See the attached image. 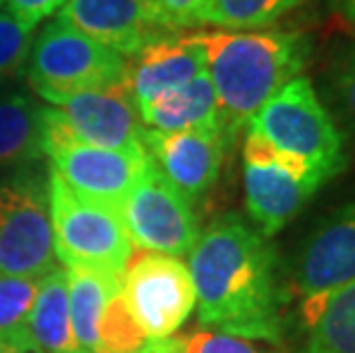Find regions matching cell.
<instances>
[{"mask_svg": "<svg viewBox=\"0 0 355 353\" xmlns=\"http://www.w3.org/2000/svg\"><path fill=\"white\" fill-rule=\"evenodd\" d=\"M303 0H207L202 12V26L220 30H263L275 24Z\"/></svg>", "mask_w": 355, "mask_h": 353, "instance_id": "obj_22", "label": "cell"}, {"mask_svg": "<svg viewBox=\"0 0 355 353\" xmlns=\"http://www.w3.org/2000/svg\"><path fill=\"white\" fill-rule=\"evenodd\" d=\"M193 37L204 51L218 115L230 142L279 87L300 76L312 51L307 37L293 30L216 28Z\"/></svg>", "mask_w": 355, "mask_h": 353, "instance_id": "obj_2", "label": "cell"}, {"mask_svg": "<svg viewBox=\"0 0 355 353\" xmlns=\"http://www.w3.org/2000/svg\"><path fill=\"white\" fill-rule=\"evenodd\" d=\"M119 216L133 248L140 250L181 257L193 250L200 236L191 202L163 177L152 156L119 205Z\"/></svg>", "mask_w": 355, "mask_h": 353, "instance_id": "obj_10", "label": "cell"}, {"mask_svg": "<svg viewBox=\"0 0 355 353\" xmlns=\"http://www.w3.org/2000/svg\"><path fill=\"white\" fill-rule=\"evenodd\" d=\"M332 7H335L342 19H346L349 24H355V0H332Z\"/></svg>", "mask_w": 355, "mask_h": 353, "instance_id": "obj_29", "label": "cell"}, {"mask_svg": "<svg viewBox=\"0 0 355 353\" xmlns=\"http://www.w3.org/2000/svg\"><path fill=\"white\" fill-rule=\"evenodd\" d=\"M30 337L42 353H87L73 333L64 268L53 266L40 277V289L30 312Z\"/></svg>", "mask_w": 355, "mask_h": 353, "instance_id": "obj_18", "label": "cell"}, {"mask_svg": "<svg viewBox=\"0 0 355 353\" xmlns=\"http://www.w3.org/2000/svg\"><path fill=\"white\" fill-rule=\"evenodd\" d=\"M67 273V298L76 340L87 353H92L99 324L105 305L119 291V277L87 266H64Z\"/></svg>", "mask_w": 355, "mask_h": 353, "instance_id": "obj_20", "label": "cell"}, {"mask_svg": "<svg viewBox=\"0 0 355 353\" xmlns=\"http://www.w3.org/2000/svg\"><path fill=\"white\" fill-rule=\"evenodd\" d=\"M42 154L51 170L83 198L119 209L149 161L147 149L119 152L80 142L64 129L53 106L42 108Z\"/></svg>", "mask_w": 355, "mask_h": 353, "instance_id": "obj_7", "label": "cell"}, {"mask_svg": "<svg viewBox=\"0 0 355 353\" xmlns=\"http://www.w3.org/2000/svg\"><path fill=\"white\" fill-rule=\"evenodd\" d=\"M227 145L220 126L175 133L145 129L147 154L188 202L200 200L216 184Z\"/></svg>", "mask_w": 355, "mask_h": 353, "instance_id": "obj_13", "label": "cell"}, {"mask_svg": "<svg viewBox=\"0 0 355 353\" xmlns=\"http://www.w3.org/2000/svg\"><path fill=\"white\" fill-rule=\"evenodd\" d=\"M46 189L55 255L64 266H87L122 277L133 243L119 209L83 198L53 170H49Z\"/></svg>", "mask_w": 355, "mask_h": 353, "instance_id": "obj_4", "label": "cell"}, {"mask_svg": "<svg viewBox=\"0 0 355 353\" xmlns=\"http://www.w3.org/2000/svg\"><path fill=\"white\" fill-rule=\"evenodd\" d=\"M40 280L19 275H0V342L35 347L30 337L33 312Z\"/></svg>", "mask_w": 355, "mask_h": 353, "instance_id": "obj_23", "label": "cell"}, {"mask_svg": "<svg viewBox=\"0 0 355 353\" xmlns=\"http://www.w3.org/2000/svg\"><path fill=\"white\" fill-rule=\"evenodd\" d=\"M0 3H3V0H0Z\"/></svg>", "mask_w": 355, "mask_h": 353, "instance_id": "obj_31", "label": "cell"}, {"mask_svg": "<svg viewBox=\"0 0 355 353\" xmlns=\"http://www.w3.org/2000/svg\"><path fill=\"white\" fill-rule=\"evenodd\" d=\"M58 21L124 58L138 55L165 30L149 14L145 0H67Z\"/></svg>", "mask_w": 355, "mask_h": 353, "instance_id": "obj_14", "label": "cell"}, {"mask_svg": "<svg viewBox=\"0 0 355 353\" xmlns=\"http://www.w3.org/2000/svg\"><path fill=\"white\" fill-rule=\"evenodd\" d=\"M323 184L326 179L307 163L277 152L261 136L248 131L243 142L245 207L254 227L266 239L303 212Z\"/></svg>", "mask_w": 355, "mask_h": 353, "instance_id": "obj_8", "label": "cell"}, {"mask_svg": "<svg viewBox=\"0 0 355 353\" xmlns=\"http://www.w3.org/2000/svg\"><path fill=\"white\" fill-rule=\"evenodd\" d=\"M138 115L142 124H145V129L161 133L211 129V126H220L223 129L220 115H218V99L207 71H202L188 85L175 89V92L165 94L138 110Z\"/></svg>", "mask_w": 355, "mask_h": 353, "instance_id": "obj_17", "label": "cell"}, {"mask_svg": "<svg viewBox=\"0 0 355 353\" xmlns=\"http://www.w3.org/2000/svg\"><path fill=\"white\" fill-rule=\"evenodd\" d=\"M149 14L165 33L191 26H202L207 0H145Z\"/></svg>", "mask_w": 355, "mask_h": 353, "instance_id": "obj_26", "label": "cell"}, {"mask_svg": "<svg viewBox=\"0 0 355 353\" xmlns=\"http://www.w3.org/2000/svg\"><path fill=\"white\" fill-rule=\"evenodd\" d=\"M119 289L131 317L154 340L177 335L198 300L186 261L140 248L126 261Z\"/></svg>", "mask_w": 355, "mask_h": 353, "instance_id": "obj_9", "label": "cell"}, {"mask_svg": "<svg viewBox=\"0 0 355 353\" xmlns=\"http://www.w3.org/2000/svg\"><path fill=\"white\" fill-rule=\"evenodd\" d=\"M332 85L346 115L355 122V44L337 58L332 67Z\"/></svg>", "mask_w": 355, "mask_h": 353, "instance_id": "obj_27", "label": "cell"}, {"mask_svg": "<svg viewBox=\"0 0 355 353\" xmlns=\"http://www.w3.org/2000/svg\"><path fill=\"white\" fill-rule=\"evenodd\" d=\"M351 280H355V200L309 232L293 259L291 289L305 298Z\"/></svg>", "mask_w": 355, "mask_h": 353, "instance_id": "obj_12", "label": "cell"}, {"mask_svg": "<svg viewBox=\"0 0 355 353\" xmlns=\"http://www.w3.org/2000/svg\"><path fill=\"white\" fill-rule=\"evenodd\" d=\"M5 3H7V12L14 14L21 24L35 28L44 19H49L53 12H60V7L67 0H5Z\"/></svg>", "mask_w": 355, "mask_h": 353, "instance_id": "obj_28", "label": "cell"}, {"mask_svg": "<svg viewBox=\"0 0 355 353\" xmlns=\"http://www.w3.org/2000/svg\"><path fill=\"white\" fill-rule=\"evenodd\" d=\"M184 353H277L275 344L252 340V337L230 335L223 330L202 328L186 337Z\"/></svg>", "mask_w": 355, "mask_h": 353, "instance_id": "obj_25", "label": "cell"}, {"mask_svg": "<svg viewBox=\"0 0 355 353\" xmlns=\"http://www.w3.org/2000/svg\"><path fill=\"white\" fill-rule=\"evenodd\" d=\"M42 156V106L28 94L0 96V172H12Z\"/></svg>", "mask_w": 355, "mask_h": 353, "instance_id": "obj_19", "label": "cell"}, {"mask_svg": "<svg viewBox=\"0 0 355 353\" xmlns=\"http://www.w3.org/2000/svg\"><path fill=\"white\" fill-rule=\"evenodd\" d=\"M35 28L24 26L7 10H0V78H10L28 62Z\"/></svg>", "mask_w": 355, "mask_h": 353, "instance_id": "obj_24", "label": "cell"}, {"mask_svg": "<svg viewBox=\"0 0 355 353\" xmlns=\"http://www.w3.org/2000/svg\"><path fill=\"white\" fill-rule=\"evenodd\" d=\"M53 239L46 179L26 168L0 177V275L40 280L53 268Z\"/></svg>", "mask_w": 355, "mask_h": 353, "instance_id": "obj_6", "label": "cell"}, {"mask_svg": "<svg viewBox=\"0 0 355 353\" xmlns=\"http://www.w3.org/2000/svg\"><path fill=\"white\" fill-rule=\"evenodd\" d=\"M186 337L172 335L154 340L131 317L122 298V289L105 305L99 324L92 353H184Z\"/></svg>", "mask_w": 355, "mask_h": 353, "instance_id": "obj_21", "label": "cell"}, {"mask_svg": "<svg viewBox=\"0 0 355 353\" xmlns=\"http://www.w3.org/2000/svg\"><path fill=\"white\" fill-rule=\"evenodd\" d=\"M248 131L261 136L277 152L307 163L326 182L346 168L342 133L305 76L279 87L250 117Z\"/></svg>", "mask_w": 355, "mask_h": 353, "instance_id": "obj_3", "label": "cell"}, {"mask_svg": "<svg viewBox=\"0 0 355 353\" xmlns=\"http://www.w3.org/2000/svg\"><path fill=\"white\" fill-rule=\"evenodd\" d=\"M0 353H42L37 347H21V344L0 342Z\"/></svg>", "mask_w": 355, "mask_h": 353, "instance_id": "obj_30", "label": "cell"}, {"mask_svg": "<svg viewBox=\"0 0 355 353\" xmlns=\"http://www.w3.org/2000/svg\"><path fill=\"white\" fill-rule=\"evenodd\" d=\"M126 69L128 58L62 21H51L35 37L26 62L30 87L51 103L87 89L124 85Z\"/></svg>", "mask_w": 355, "mask_h": 353, "instance_id": "obj_5", "label": "cell"}, {"mask_svg": "<svg viewBox=\"0 0 355 353\" xmlns=\"http://www.w3.org/2000/svg\"><path fill=\"white\" fill-rule=\"evenodd\" d=\"M202 71H207V60L195 37L165 35L138 55L128 58L124 87L135 110H142L161 96L188 85Z\"/></svg>", "mask_w": 355, "mask_h": 353, "instance_id": "obj_15", "label": "cell"}, {"mask_svg": "<svg viewBox=\"0 0 355 353\" xmlns=\"http://www.w3.org/2000/svg\"><path fill=\"white\" fill-rule=\"evenodd\" d=\"M200 324L279 344L286 289L275 248L236 214L216 218L188 252Z\"/></svg>", "mask_w": 355, "mask_h": 353, "instance_id": "obj_1", "label": "cell"}, {"mask_svg": "<svg viewBox=\"0 0 355 353\" xmlns=\"http://www.w3.org/2000/svg\"><path fill=\"white\" fill-rule=\"evenodd\" d=\"M298 353H355V280L305 296L298 307Z\"/></svg>", "mask_w": 355, "mask_h": 353, "instance_id": "obj_16", "label": "cell"}, {"mask_svg": "<svg viewBox=\"0 0 355 353\" xmlns=\"http://www.w3.org/2000/svg\"><path fill=\"white\" fill-rule=\"evenodd\" d=\"M60 122L87 145L119 152L145 149V124L124 85L69 94L53 101Z\"/></svg>", "mask_w": 355, "mask_h": 353, "instance_id": "obj_11", "label": "cell"}]
</instances>
